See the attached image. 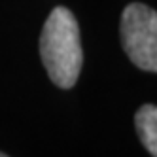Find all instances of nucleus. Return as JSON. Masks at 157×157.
<instances>
[{
	"label": "nucleus",
	"mask_w": 157,
	"mask_h": 157,
	"mask_svg": "<svg viewBox=\"0 0 157 157\" xmlns=\"http://www.w3.org/2000/svg\"><path fill=\"white\" fill-rule=\"evenodd\" d=\"M40 55L49 80L57 87L70 89L78 82L83 53L78 21L68 8L57 6L48 15L40 34Z\"/></svg>",
	"instance_id": "obj_1"
},
{
	"label": "nucleus",
	"mask_w": 157,
	"mask_h": 157,
	"mask_svg": "<svg viewBox=\"0 0 157 157\" xmlns=\"http://www.w3.org/2000/svg\"><path fill=\"white\" fill-rule=\"evenodd\" d=\"M121 44L132 64L157 72V12L132 2L121 13Z\"/></svg>",
	"instance_id": "obj_2"
},
{
	"label": "nucleus",
	"mask_w": 157,
	"mask_h": 157,
	"mask_svg": "<svg viewBox=\"0 0 157 157\" xmlns=\"http://www.w3.org/2000/svg\"><path fill=\"white\" fill-rule=\"evenodd\" d=\"M134 125L140 136V142L153 157H157V106L144 104L134 116Z\"/></svg>",
	"instance_id": "obj_3"
},
{
	"label": "nucleus",
	"mask_w": 157,
	"mask_h": 157,
	"mask_svg": "<svg viewBox=\"0 0 157 157\" xmlns=\"http://www.w3.org/2000/svg\"><path fill=\"white\" fill-rule=\"evenodd\" d=\"M0 157H8V155H4V153H2V151H0Z\"/></svg>",
	"instance_id": "obj_4"
}]
</instances>
